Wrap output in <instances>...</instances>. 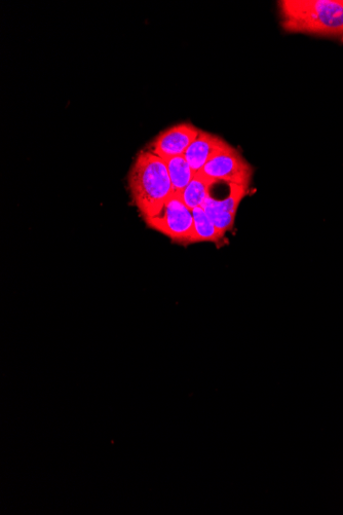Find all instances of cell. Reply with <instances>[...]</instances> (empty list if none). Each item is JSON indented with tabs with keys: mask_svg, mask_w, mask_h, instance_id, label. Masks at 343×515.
Here are the masks:
<instances>
[{
	"mask_svg": "<svg viewBox=\"0 0 343 515\" xmlns=\"http://www.w3.org/2000/svg\"><path fill=\"white\" fill-rule=\"evenodd\" d=\"M216 229L225 235L230 232L236 222V214L215 208L207 203L202 206Z\"/></svg>",
	"mask_w": 343,
	"mask_h": 515,
	"instance_id": "10",
	"label": "cell"
},
{
	"mask_svg": "<svg viewBox=\"0 0 343 515\" xmlns=\"http://www.w3.org/2000/svg\"><path fill=\"white\" fill-rule=\"evenodd\" d=\"M214 182V179L207 177L202 172L196 173L181 195L184 204L190 210L203 206Z\"/></svg>",
	"mask_w": 343,
	"mask_h": 515,
	"instance_id": "7",
	"label": "cell"
},
{
	"mask_svg": "<svg viewBox=\"0 0 343 515\" xmlns=\"http://www.w3.org/2000/svg\"><path fill=\"white\" fill-rule=\"evenodd\" d=\"M148 228L167 236L178 244H192L194 215L181 196L173 194L154 216L144 218Z\"/></svg>",
	"mask_w": 343,
	"mask_h": 515,
	"instance_id": "3",
	"label": "cell"
},
{
	"mask_svg": "<svg viewBox=\"0 0 343 515\" xmlns=\"http://www.w3.org/2000/svg\"><path fill=\"white\" fill-rule=\"evenodd\" d=\"M232 145L218 135L200 130L199 136L188 147L184 157L195 173L203 170L206 164Z\"/></svg>",
	"mask_w": 343,
	"mask_h": 515,
	"instance_id": "6",
	"label": "cell"
},
{
	"mask_svg": "<svg viewBox=\"0 0 343 515\" xmlns=\"http://www.w3.org/2000/svg\"><path fill=\"white\" fill-rule=\"evenodd\" d=\"M200 172L211 179L248 189L253 179L254 168L234 146H231L209 161Z\"/></svg>",
	"mask_w": 343,
	"mask_h": 515,
	"instance_id": "4",
	"label": "cell"
},
{
	"mask_svg": "<svg viewBox=\"0 0 343 515\" xmlns=\"http://www.w3.org/2000/svg\"><path fill=\"white\" fill-rule=\"evenodd\" d=\"M282 28L343 44V0H280Z\"/></svg>",
	"mask_w": 343,
	"mask_h": 515,
	"instance_id": "1",
	"label": "cell"
},
{
	"mask_svg": "<svg viewBox=\"0 0 343 515\" xmlns=\"http://www.w3.org/2000/svg\"><path fill=\"white\" fill-rule=\"evenodd\" d=\"M194 215V236L192 244L209 242L221 244L224 236L211 222L204 208L197 207L193 210Z\"/></svg>",
	"mask_w": 343,
	"mask_h": 515,
	"instance_id": "9",
	"label": "cell"
},
{
	"mask_svg": "<svg viewBox=\"0 0 343 515\" xmlns=\"http://www.w3.org/2000/svg\"><path fill=\"white\" fill-rule=\"evenodd\" d=\"M164 161L172 182L173 193L181 196L196 173L192 167H190L184 156H178Z\"/></svg>",
	"mask_w": 343,
	"mask_h": 515,
	"instance_id": "8",
	"label": "cell"
},
{
	"mask_svg": "<svg viewBox=\"0 0 343 515\" xmlns=\"http://www.w3.org/2000/svg\"><path fill=\"white\" fill-rule=\"evenodd\" d=\"M128 186L132 202L143 218L156 215L174 194L165 161L147 150L137 155Z\"/></svg>",
	"mask_w": 343,
	"mask_h": 515,
	"instance_id": "2",
	"label": "cell"
},
{
	"mask_svg": "<svg viewBox=\"0 0 343 515\" xmlns=\"http://www.w3.org/2000/svg\"><path fill=\"white\" fill-rule=\"evenodd\" d=\"M199 134L200 129L192 123L177 124L162 131L151 141L147 151L163 160L184 156Z\"/></svg>",
	"mask_w": 343,
	"mask_h": 515,
	"instance_id": "5",
	"label": "cell"
}]
</instances>
